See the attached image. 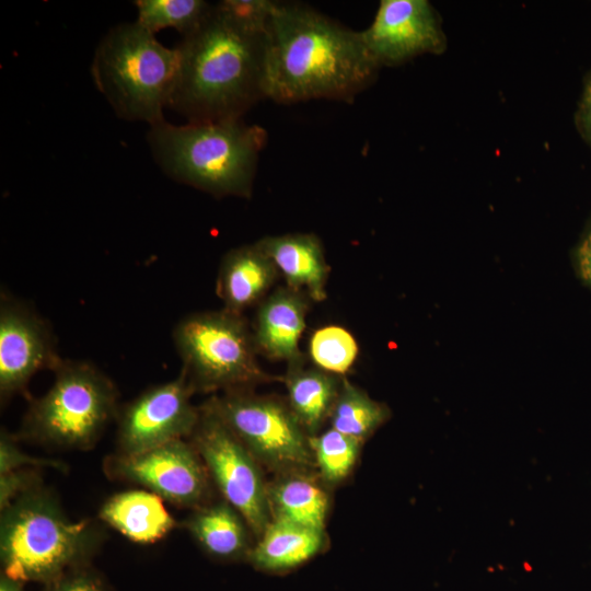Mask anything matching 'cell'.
Here are the masks:
<instances>
[{"mask_svg":"<svg viewBox=\"0 0 591 591\" xmlns=\"http://www.w3.org/2000/svg\"><path fill=\"white\" fill-rule=\"evenodd\" d=\"M274 1L224 0L176 47L170 108L189 121L241 118L265 99L266 28Z\"/></svg>","mask_w":591,"mask_h":591,"instance_id":"cell-1","label":"cell"},{"mask_svg":"<svg viewBox=\"0 0 591 591\" xmlns=\"http://www.w3.org/2000/svg\"><path fill=\"white\" fill-rule=\"evenodd\" d=\"M380 69L360 31L308 4L274 1L266 28L265 99L283 104L350 102L374 82Z\"/></svg>","mask_w":591,"mask_h":591,"instance_id":"cell-2","label":"cell"},{"mask_svg":"<svg viewBox=\"0 0 591 591\" xmlns=\"http://www.w3.org/2000/svg\"><path fill=\"white\" fill-rule=\"evenodd\" d=\"M267 132L241 118L150 126L154 159L172 178L213 196L250 197Z\"/></svg>","mask_w":591,"mask_h":591,"instance_id":"cell-3","label":"cell"},{"mask_svg":"<svg viewBox=\"0 0 591 591\" xmlns=\"http://www.w3.org/2000/svg\"><path fill=\"white\" fill-rule=\"evenodd\" d=\"M93 525L71 521L56 499L36 486L2 509L0 555L7 577L54 582L96 543Z\"/></svg>","mask_w":591,"mask_h":591,"instance_id":"cell-4","label":"cell"},{"mask_svg":"<svg viewBox=\"0 0 591 591\" xmlns=\"http://www.w3.org/2000/svg\"><path fill=\"white\" fill-rule=\"evenodd\" d=\"M177 69L176 47H165L132 22L113 27L101 39L91 72L119 117L152 126L164 120Z\"/></svg>","mask_w":591,"mask_h":591,"instance_id":"cell-5","label":"cell"},{"mask_svg":"<svg viewBox=\"0 0 591 591\" xmlns=\"http://www.w3.org/2000/svg\"><path fill=\"white\" fill-rule=\"evenodd\" d=\"M182 371L194 392L252 390L273 380L257 361L253 332L242 314L221 311L194 313L173 331Z\"/></svg>","mask_w":591,"mask_h":591,"instance_id":"cell-6","label":"cell"},{"mask_svg":"<svg viewBox=\"0 0 591 591\" xmlns=\"http://www.w3.org/2000/svg\"><path fill=\"white\" fill-rule=\"evenodd\" d=\"M54 373L50 389L32 402L23 433L49 445L89 449L117 415V390L86 361L62 359Z\"/></svg>","mask_w":591,"mask_h":591,"instance_id":"cell-7","label":"cell"},{"mask_svg":"<svg viewBox=\"0 0 591 591\" xmlns=\"http://www.w3.org/2000/svg\"><path fill=\"white\" fill-rule=\"evenodd\" d=\"M208 401L262 467L275 475L316 473L310 437L287 401L251 390L225 392Z\"/></svg>","mask_w":591,"mask_h":591,"instance_id":"cell-8","label":"cell"},{"mask_svg":"<svg viewBox=\"0 0 591 591\" xmlns=\"http://www.w3.org/2000/svg\"><path fill=\"white\" fill-rule=\"evenodd\" d=\"M210 480L246 521L257 538L271 520L263 467L231 431L209 401L199 407L190 436Z\"/></svg>","mask_w":591,"mask_h":591,"instance_id":"cell-9","label":"cell"},{"mask_svg":"<svg viewBox=\"0 0 591 591\" xmlns=\"http://www.w3.org/2000/svg\"><path fill=\"white\" fill-rule=\"evenodd\" d=\"M111 475L148 488L181 507L206 502L210 477L193 443L173 440L136 454H118L106 463Z\"/></svg>","mask_w":591,"mask_h":591,"instance_id":"cell-10","label":"cell"},{"mask_svg":"<svg viewBox=\"0 0 591 591\" xmlns=\"http://www.w3.org/2000/svg\"><path fill=\"white\" fill-rule=\"evenodd\" d=\"M194 393L181 372L127 404L118 415L119 454H136L190 437L199 420V407L190 402Z\"/></svg>","mask_w":591,"mask_h":591,"instance_id":"cell-11","label":"cell"},{"mask_svg":"<svg viewBox=\"0 0 591 591\" xmlns=\"http://www.w3.org/2000/svg\"><path fill=\"white\" fill-rule=\"evenodd\" d=\"M360 35L380 68L426 54L441 55L448 47L442 19L428 0H382Z\"/></svg>","mask_w":591,"mask_h":591,"instance_id":"cell-12","label":"cell"},{"mask_svg":"<svg viewBox=\"0 0 591 591\" xmlns=\"http://www.w3.org/2000/svg\"><path fill=\"white\" fill-rule=\"evenodd\" d=\"M62 361L48 323L27 304L2 294L0 302V393H24L39 370Z\"/></svg>","mask_w":591,"mask_h":591,"instance_id":"cell-13","label":"cell"},{"mask_svg":"<svg viewBox=\"0 0 591 591\" xmlns=\"http://www.w3.org/2000/svg\"><path fill=\"white\" fill-rule=\"evenodd\" d=\"M310 297L299 290L281 287L266 297L257 310L253 336L257 351L288 366L305 361L299 348L305 328Z\"/></svg>","mask_w":591,"mask_h":591,"instance_id":"cell-14","label":"cell"},{"mask_svg":"<svg viewBox=\"0 0 591 591\" xmlns=\"http://www.w3.org/2000/svg\"><path fill=\"white\" fill-rule=\"evenodd\" d=\"M256 243L274 262L287 287L306 293L313 301L326 298L329 266L323 244L315 234L269 235Z\"/></svg>","mask_w":591,"mask_h":591,"instance_id":"cell-15","label":"cell"},{"mask_svg":"<svg viewBox=\"0 0 591 591\" xmlns=\"http://www.w3.org/2000/svg\"><path fill=\"white\" fill-rule=\"evenodd\" d=\"M278 275L274 262L255 242L224 255L216 291L224 310L242 314L265 299Z\"/></svg>","mask_w":591,"mask_h":591,"instance_id":"cell-16","label":"cell"},{"mask_svg":"<svg viewBox=\"0 0 591 591\" xmlns=\"http://www.w3.org/2000/svg\"><path fill=\"white\" fill-rule=\"evenodd\" d=\"M325 530L271 518L253 544L247 559L258 569L285 571L313 558L327 544Z\"/></svg>","mask_w":591,"mask_h":591,"instance_id":"cell-17","label":"cell"},{"mask_svg":"<svg viewBox=\"0 0 591 591\" xmlns=\"http://www.w3.org/2000/svg\"><path fill=\"white\" fill-rule=\"evenodd\" d=\"M99 517L126 538L138 544H151L163 538L176 525L152 491L129 490L109 497L101 507Z\"/></svg>","mask_w":591,"mask_h":591,"instance_id":"cell-18","label":"cell"},{"mask_svg":"<svg viewBox=\"0 0 591 591\" xmlns=\"http://www.w3.org/2000/svg\"><path fill=\"white\" fill-rule=\"evenodd\" d=\"M326 488L314 472L276 474L267 486L271 518L325 530L329 509Z\"/></svg>","mask_w":591,"mask_h":591,"instance_id":"cell-19","label":"cell"},{"mask_svg":"<svg viewBox=\"0 0 591 591\" xmlns=\"http://www.w3.org/2000/svg\"><path fill=\"white\" fill-rule=\"evenodd\" d=\"M343 379L317 367L305 368L304 361L288 366L287 404L309 437L320 433L328 421Z\"/></svg>","mask_w":591,"mask_h":591,"instance_id":"cell-20","label":"cell"},{"mask_svg":"<svg viewBox=\"0 0 591 591\" xmlns=\"http://www.w3.org/2000/svg\"><path fill=\"white\" fill-rule=\"evenodd\" d=\"M185 524L198 544L219 559L247 557L253 546L246 521L225 500L196 508Z\"/></svg>","mask_w":591,"mask_h":591,"instance_id":"cell-21","label":"cell"},{"mask_svg":"<svg viewBox=\"0 0 591 591\" xmlns=\"http://www.w3.org/2000/svg\"><path fill=\"white\" fill-rule=\"evenodd\" d=\"M391 417L390 408L344 376L332 408L331 428L366 442Z\"/></svg>","mask_w":591,"mask_h":591,"instance_id":"cell-22","label":"cell"},{"mask_svg":"<svg viewBox=\"0 0 591 591\" xmlns=\"http://www.w3.org/2000/svg\"><path fill=\"white\" fill-rule=\"evenodd\" d=\"M315 471L326 487L341 484L354 471L363 442L328 428L310 437Z\"/></svg>","mask_w":591,"mask_h":591,"instance_id":"cell-23","label":"cell"},{"mask_svg":"<svg viewBox=\"0 0 591 591\" xmlns=\"http://www.w3.org/2000/svg\"><path fill=\"white\" fill-rule=\"evenodd\" d=\"M137 23L155 34L160 30L173 27L186 36L194 32L212 8L202 0H139L135 2Z\"/></svg>","mask_w":591,"mask_h":591,"instance_id":"cell-24","label":"cell"},{"mask_svg":"<svg viewBox=\"0 0 591 591\" xmlns=\"http://www.w3.org/2000/svg\"><path fill=\"white\" fill-rule=\"evenodd\" d=\"M309 352L315 367L344 376L358 356V344L352 334L338 325L317 328L309 341Z\"/></svg>","mask_w":591,"mask_h":591,"instance_id":"cell-25","label":"cell"},{"mask_svg":"<svg viewBox=\"0 0 591 591\" xmlns=\"http://www.w3.org/2000/svg\"><path fill=\"white\" fill-rule=\"evenodd\" d=\"M24 465L59 467L56 461L31 457L22 453L7 432L1 433L0 439V474L18 470Z\"/></svg>","mask_w":591,"mask_h":591,"instance_id":"cell-26","label":"cell"},{"mask_svg":"<svg viewBox=\"0 0 591 591\" xmlns=\"http://www.w3.org/2000/svg\"><path fill=\"white\" fill-rule=\"evenodd\" d=\"M35 479L36 477L31 472L20 468L0 474L1 510L20 495L35 487Z\"/></svg>","mask_w":591,"mask_h":591,"instance_id":"cell-27","label":"cell"},{"mask_svg":"<svg viewBox=\"0 0 591 591\" xmlns=\"http://www.w3.org/2000/svg\"><path fill=\"white\" fill-rule=\"evenodd\" d=\"M573 120L579 136L591 148V69L584 77L582 93L575 112Z\"/></svg>","mask_w":591,"mask_h":591,"instance_id":"cell-28","label":"cell"},{"mask_svg":"<svg viewBox=\"0 0 591 591\" xmlns=\"http://www.w3.org/2000/svg\"><path fill=\"white\" fill-rule=\"evenodd\" d=\"M573 263L579 278L591 288V216L573 250Z\"/></svg>","mask_w":591,"mask_h":591,"instance_id":"cell-29","label":"cell"},{"mask_svg":"<svg viewBox=\"0 0 591 591\" xmlns=\"http://www.w3.org/2000/svg\"><path fill=\"white\" fill-rule=\"evenodd\" d=\"M54 591H103V589L95 578L81 573L60 580Z\"/></svg>","mask_w":591,"mask_h":591,"instance_id":"cell-30","label":"cell"},{"mask_svg":"<svg viewBox=\"0 0 591 591\" xmlns=\"http://www.w3.org/2000/svg\"><path fill=\"white\" fill-rule=\"evenodd\" d=\"M0 591H24V590L21 587V582L12 580L5 575H2L0 579Z\"/></svg>","mask_w":591,"mask_h":591,"instance_id":"cell-31","label":"cell"}]
</instances>
